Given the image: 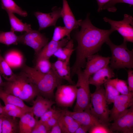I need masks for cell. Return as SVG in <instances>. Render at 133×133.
I'll list each match as a JSON object with an SVG mask.
<instances>
[{"instance_id":"1","label":"cell","mask_w":133,"mask_h":133,"mask_svg":"<svg viewBox=\"0 0 133 133\" xmlns=\"http://www.w3.org/2000/svg\"><path fill=\"white\" fill-rule=\"evenodd\" d=\"M89 15H87L85 19L82 20L81 29L75 35L78 45L76 60L71 69V76L85 66L87 58L99 51L114 31L111 28L103 30L94 26L89 18Z\"/></svg>"},{"instance_id":"2","label":"cell","mask_w":133,"mask_h":133,"mask_svg":"<svg viewBox=\"0 0 133 133\" xmlns=\"http://www.w3.org/2000/svg\"><path fill=\"white\" fill-rule=\"evenodd\" d=\"M23 71L35 85L39 95L51 100L54 97V91L62 84V79L53 68L48 73H41L34 67L25 66Z\"/></svg>"},{"instance_id":"3","label":"cell","mask_w":133,"mask_h":133,"mask_svg":"<svg viewBox=\"0 0 133 133\" xmlns=\"http://www.w3.org/2000/svg\"><path fill=\"white\" fill-rule=\"evenodd\" d=\"M111 50L110 67L113 70L122 68H133V51L128 48L127 42L123 40L122 44L116 45L108 38L106 41Z\"/></svg>"},{"instance_id":"4","label":"cell","mask_w":133,"mask_h":133,"mask_svg":"<svg viewBox=\"0 0 133 133\" xmlns=\"http://www.w3.org/2000/svg\"><path fill=\"white\" fill-rule=\"evenodd\" d=\"M107 102L105 89L101 86L91 93L89 110L103 124L109 127L110 110Z\"/></svg>"},{"instance_id":"5","label":"cell","mask_w":133,"mask_h":133,"mask_svg":"<svg viewBox=\"0 0 133 133\" xmlns=\"http://www.w3.org/2000/svg\"><path fill=\"white\" fill-rule=\"evenodd\" d=\"M76 74L78 78L76 84L77 90L73 111H81L89 108L91 95L89 81L90 77L86 75L81 69L78 70Z\"/></svg>"},{"instance_id":"6","label":"cell","mask_w":133,"mask_h":133,"mask_svg":"<svg viewBox=\"0 0 133 133\" xmlns=\"http://www.w3.org/2000/svg\"><path fill=\"white\" fill-rule=\"evenodd\" d=\"M104 21L110 25L111 28L116 31L122 36L123 40L126 42H133V18L131 15L125 14L123 20L119 21L114 20L104 17Z\"/></svg>"},{"instance_id":"7","label":"cell","mask_w":133,"mask_h":133,"mask_svg":"<svg viewBox=\"0 0 133 133\" xmlns=\"http://www.w3.org/2000/svg\"><path fill=\"white\" fill-rule=\"evenodd\" d=\"M14 80L17 83L21 88L19 98L23 101L32 104L35 98L39 95L35 85L22 71L16 75Z\"/></svg>"},{"instance_id":"8","label":"cell","mask_w":133,"mask_h":133,"mask_svg":"<svg viewBox=\"0 0 133 133\" xmlns=\"http://www.w3.org/2000/svg\"><path fill=\"white\" fill-rule=\"evenodd\" d=\"M54 96L58 106L71 107L76 99L77 88L76 84H61L57 87Z\"/></svg>"},{"instance_id":"9","label":"cell","mask_w":133,"mask_h":133,"mask_svg":"<svg viewBox=\"0 0 133 133\" xmlns=\"http://www.w3.org/2000/svg\"><path fill=\"white\" fill-rule=\"evenodd\" d=\"M48 41V39L39 31L32 30L18 36V43L32 48L37 55Z\"/></svg>"},{"instance_id":"10","label":"cell","mask_w":133,"mask_h":133,"mask_svg":"<svg viewBox=\"0 0 133 133\" xmlns=\"http://www.w3.org/2000/svg\"><path fill=\"white\" fill-rule=\"evenodd\" d=\"M113 103V107L110 110V122L123 115L133 105V92L127 95H119L115 98Z\"/></svg>"},{"instance_id":"11","label":"cell","mask_w":133,"mask_h":133,"mask_svg":"<svg viewBox=\"0 0 133 133\" xmlns=\"http://www.w3.org/2000/svg\"><path fill=\"white\" fill-rule=\"evenodd\" d=\"M110 123L109 127L113 132H118L122 133H133V105L124 115Z\"/></svg>"},{"instance_id":"12","label":"cell","mask_w":133,"mask_h":133,"mask_svg":"<svg viewBox=\"0 0 133 133\" xmlns=\"http://www.w3.org/2000/svg\"><path fill=\"white\" fill-rule=\"evenodd\" d=\"M62 8L56 7H53L52 12L45 13L40 12H36L34 14L39 24V31L48 27L55 26L58 19L61 17Z\"/></svg>"},{"instance_id":"13","label":"cell","mask_w":133,"mask_h":133,"mask_svg":"<svg viewBox=\"0 0 133 133\" xmlns=\"http://www.w3.org/2000/svg\"><path fill=\"white\" fill-rule=\"evenodd\" d=\"M110 59V57H105L98 54L91 55L87 59L83 72L90 77L98 71L108 65Z\"/></svg>"},{"instance_id":"14","label":"cell","mask_w":133,"mask_h":133,"mask_svg":"<svg viewBox=\"0 0 133 133\" xmlns=\"http://www.w3.org/2000/svg\"><path fill=\"white\" fill-rule=\"evenodd\" d=\"M61 17L67 32L68 39H70L71 31L80 26L81 19L76 20L66 0H63V7L61 11Z\"/></svg>"},{"instance_id":"15","label":"cell","mask_w":133,"mask_h":133,"mask_svg":"<svg viewBox=\"0 0 133 133\" xmlns=\"http://www.w3.org/2000/svg\"><path fill=\"white\" fill-rule=\"evenodd\" d=\"M62 110L64 114L71 116L81 125L91 127L95 125L101 123L91 114L89 108L81 111L72 112L67 109Z\"/></svg>"},{"instance_id":"16","label":"cell","mask_w":133,"mask_h":133,"mask_svg":"<svg viewBox=\"0 0 133 133\" xmlns=\"http://www.w3.org/2000/svg\"><path fill=\"white\" fill-rule=\"evenodd\" d=\"M89 79V84L94 85L98 89L102 85L115 77L113 70L108 65L98 71Z\"/></svg>"},{"instance_id":"17","label":"cell","mask_w":133,"mask_h":133,"mask_svg":"<svg viewBox=\"0 0 133 133\" xmlns=\"http://www.w3.org/2000/svg\"><path fill=\"white\" fill-rule=\"evenodd\" d=\"M55 102L38 95L33 102L32 112L37 120L45 112L52 108Z\"/></svg>"},{"instance_id":"18","label":"cell","mask_w":133,"mask_h":133,"mask_svg":"<svg viewBox=\"0 0 133 133\" xmlns=\"http://www.w3.org/2000/svg\"><path fill=\"white\" fill-rule=\"evenodd\" d=\"M69 40L67 38H64L59 41L51 40L37 54L36 59L41 58L49 59L59 48L65 46Z\"/></svg>"},{"instance_id":"19","label":"cell","mask_w":133,"mask_h":133,"mask_svg":"<svg viewBox=\"0 0 133 133\" xmlns=\"http://www.w3.org/2000/svg\"><path fill=\"white\" fill-rule=\"evenodd\" d=\"M70 59L69 58L65 61L58 59L52 64V67L61 78L66 80L70 84H74L71 77L69 66Z\"/></svg>"},{"instance_id":"20","label":"cell","mask_w":133,"mask_h":133,"mask_svg":"<svg viewBox=\"0 0 133 133\" xmlns=\"http://www.w3.org/2000/svg\"><path fill=\"white\" fill-rule=\"evenodd\" d=\"M63 133H74L81 124L71 116L64 114L63 111L58 121Z\"/></svg>"},{"instance_id":"21","label":"cell","mask_w":133,"mask_h":133,"mask_svg":"<svg viewBox=\"0 0 133 133\" xmlns=\"http://www.w3.org/2000/svg\"><path fill=\"white\" fill-rule=\"evenodd\" d=\"M0 99L4 102L5 105L8 103L15 105L23 109L27 112H32V107L26 105L22 99L19 97L6 93L0 88Z\"/></svg>"},{"instance_id":"22","label":"cell","mask_w":133,"mask_h":133,"mask_svg":"<svg viewBox=\"0 0 133 133\" xmlns=\"http://www.w3.org/2000/svg\"><path fill=\"white\" fill-rule=\"evenodd\" d=\"M37 120L33 112H27L19 120V133H31Z\"/></svg>"},{"instance_id":"23","label":"cell","mask_w":133,"mask_h":133,"mask_svg":"<svg viewBox=\"0 0 133 133\" xmlns=\"http://www.w3.org/2000/svg\"><path fill=\"white\" fill-rule=\"evenodd\" d=\"M18 118L8 115L3 117L1 133H19Z\"/></svg>"},{"instance_id":"24","label":"cell","mask_w":133,"mask_h":133,"mask_svg":"<svg viewBox=\"0 0 133 133\" xmlns=\"http://www.w3.org/2000/svg\"><path fill=\"white\" fill-rule=\"evenodd\" d=\"M8 16L11 26V31L15 32H26L31 31L32 29L30 25L24 23L16 17L13 13L7 12Z\"/></svg>"},{"instance_id":"25","label":"cell","mask_w":133,"mask_h":133,"mask_svg":"<svg viewBox=\"0 0 133 133\" xmlns=\"http://www.w3.org/2000/svg\"><path fill=\"white\" fill-rule=\"evenodd\" d=\"M4 58L10 67H19L23 64V56L17 50L9 51L5 54Z\"/></svg>"},{"instance_id":"26","label":"cell","mask_w":133,"mask_h":133,"mask_svg":"<svg viewBox=\"0 0 133 133\" xmlns=\"http://www.w3.org/2000/svg\"><path fill=\"white\" fill-rule=\"evenodd\" d=\"M73 47V40H70L65 46L59 48L53 55L57 57L58 59L65 61L70 58L71 54L75 50Z\"/></svg>"},{"instance_id":"27","label":"cell","mask_w":133,"mask_h":133,"mask_svg":"<svg viewBox=\"0 0 133 133\" xmlns=\"http://www.w3.org/2000/svg\"><path fill=\"white\" fill-rule=\"evenodd\" d=\"M2 8L7 12L16 13L23 17L27 16L28 13L18 6L13 0H1Z\"/></svg>"},{"instance_id":"28","label":"cell","mask_w":133,"mask_h":133,"mask_svg":"<svg viewBox=\"0 0 133 133\" xmlns=\"http://www.w3.org/2000/svg\"><path fill=\"white\" fill-rule=\"evenodd\" d=\"M0 74L6 81L14 80L16 75L14 73L11 67L2 56L0 50Z\"/></svg>"},{"instance_id":"29","label":"cell","mask_w":133,"mask_h":133,"mask_svg":"<svg viewBox=\"0 0 133 133\" xmlns=\"http://www.w3.org/2000/svg\"><path fill=\"white\" fill-rule=\"evenodd\" d=\"M18 43V36L14 32L0 31V43L7 45L17 44Z\"/></svg>"},{"instance_id":"30","label":"cell","mask_w":133,"mask_h":133,"mask_svg":"<svg viewBox=\"0 0 133 133\" xmlns=\"http://www.w3.org/2000/svg\"><path fill=\"white\" fill-rule=\"evenodd\" d=\"M2 88L6 93L19 97L21 88L15 80L4 82Z\"/></svg>"},{"instance_id":"31","label":"cell","mask_w":133,"mask_h":133,"mask_svg":"<svg viewBox=\"0 0 133 133\" xmlns=\"http://www.w3.org/2000/svg\"><path fill=\"white\" fill-rule=\"evenodd\" d=\"M107 82L112 85L121 94L127 95L131 92L125 81L117 78L111 79Z\"/></svg>"},{"instance_id":"32","label":"cell","mask_w":133,"mask_h":133,"mask_svg":"<svg viewBox=\"0 0 133 133\" xmlns=\"http://www.w3.org/2000/svg\"><path fill=\"white\" fill-rule=\"evenodd\" d=\"M49 59L41 58L36 59L34 68L38 71L46 74L50 72L52 69V65Z\"/></svg>"},{"instance_id":"33","label":"cell","mask_w":133,"mask_h":133,"mask_svg":"<svg viewBox=\"0 0 133 133\" xmlns=\"http://www.w3.org/2000/svg\"><path fill=\"white\" fill-rule=\"evenodd\" d=\"M104 84L107 102L108 104L113 103L115 98L120 94L112 85L107 82Z\"/></svg>"},{"instance_id":"34","label":"cell","mask_w":133,"mask_h":133,"mask_svg":"<svg viewBox=\"0 0 133 133\" xmlns=\"http://www.w3.org/2000/svg\"><path fill=\"white\" fill-rule=\"evenodd\" d=\"M120 3L128 4L131 6L133 5V0H111L104 6L103 10L107 9L109 12H115L116 10L115 5Z\"/></svg>"},{"instance_id":"35","label":"cell","mask_w":133,"mask_h":133,"mask_svg":"<svg viewBox=\"0 0 133 133\" xmlns=\"http://www.w3.org/2000/svg\"><path fill=\"white\" fill-rule=\"evenodd\" d=\"M66 36L68 39V34L67 30L64 27L57 26L55 27L53 32L52 40L59 41Z\"/></svg>"},{"instance_id":"36","label":"cell","mask_w":133,"mask_h":133,"mask_svg":"<svg viewBox=\"0 0 133 133\" xmlns=\"http://www.w3.org/2000/svg\"><path fill=\"white\" fill-rule=\"evenodd\" d=\"M88 132L90 133H111L113 132L107 126L101 123L92 127Z\"/></svg>"},{"instance_id":"37","label":"cell","mask_w":133,"mask_h":133,"mask_svg":"<svg viewBox=\"0 0 133 133\" xmlns=\"http://www.w3.org/2000/svg\"><path fill=\"white\" fill-rule=\"evenodd\" d=\"M60 110L55 107H52L45 112L40 117L39 120L42 123H44L56 114Z\"/></svg>"},{"instance_id":"38","label":"cell","mask_w":133,"mask_h":133,"mask_svg":"<svg viewBox=\"0 0 133 133\" xmlns=\"http://www.w3.org/2000/svg\"><path fill=\"white\" fill-rule=\"evenodd\" d=\"M62 113V110H60L56 114L43 124L48 131V133L52 127L58 123L59 118Z\"/></svg>"},{"instance_id":"39","label":"cell","mask_w":133,"mask_h":133,"mask_svg":"<svg viewBox=\"0 0 133 133\" xmlns=\"http://www.w3.org/2000/svg\"><path fill=\"white\" fill-rule=\"evenodd\" d=\"M48 133V131L45 125L39 120H37L31 133Z\"/></svg>"},{"instance_id":"40","label":"cell","mask_w":133,"mask_h":133,"mask_svg":"<svg viewBox=\"0 0 133 133\" xmlns=\"http://www.w3.org/2000/svg\"><path fill=\"white\" fill-rule=\"evenodd\" d=\"M27 112L23 109L19 108L8 111L6 113L7 115L9 116L20 118Z\"/></svg>"},{"instance_id":"41","label":"cell","mask_w":133,"mask_h":133,"mask_svg":"<svg viewBox=\"0 0 133 133\" xmlns=\"http://www.w3.org/2000/svg\"><path fill=\"white\" fill-rule=\"evenodd\" d=\"M128 87L130 92H133V71L129 69L127 71Z\"/></svg>"},{"instance_id":"42","label":"cell","mask_w":133,"mask_h":133,"mask_svg":"<svg viewBox=\"0 0 133 133\" xmlns=\"http://www.w3.org/2000/svg\"><path fill=\"white\" fill-rule=\"evenodd\" d=\"M91 127L83 125H80L74 133H86L88 132Z\"/></svg>"},{"instance_id":"43","label":"cell","mask_w":133,"mask_h":133,"mask_svg":"<svg viewBox=\"0 0 133 133\" xmlns=\"http://www.w3.org/2000/svg\"><path fill=\"white\" fill-rule=\"evenodd\" d=\"M49 133H63L58 123L53 126L49 132Z\"/></svg>"},{"instance_id":"44","label":"cell","mask_w":133,"mask_h":133,"mask_svg":"<svg viewBox=\"0 0 133 133\" xmlns=\"http://www.w3.org/2000/svg\"><path fill=\"white\" fill-rule=\"evenodd\" d=\"M3 107L6 112L8 111L21 108L15 105L9 103L5 104V106H3Z\"/></svg>"},{"instance_id":"45","label":"cell","mask_w":133,"mask_h":133,"mask_svg":"<svg viewBox=\"0 0 133 133\" xmlns=\"http://www.w3.org/2000/svg\"><path fill=\"white\" fill-rule=\"evenodd\" d=\"M111 0H96L98 5V12H100L103 10L104 6Z\"/></svg>"},{"instance_id":"46","label":"cell","mask_w":133,"mask_h":133,"mask_svg":"<svg viewBox=\"0 0 133 133\" xmlns=\"http://www.w3.org/2000/svg\"><path fill=\"white\" fill-rule=\"evenodd\" d=\"M0 115H7L2 106H0Z\"/></svg>"},{"instance_id":"47","label":"cell","mask_w":133,"mask_h":133,"mask_svg":"<svg viewBox=\"0 0 133 133\" xmlns=\"http://www.w3.org/2000/svg\"><path fill=\"white\" fill-rule=\"evenodd\" d=\"M5 115H0V133H1L3 117Z\"/></svg>"},{"instance_id":"48","label":"cell","mask_w":133,"mask_h":133,"mask_svg":"<svg viewBox=\"0 0 133 133\" xmlns=\"http://www.w3.org/2000/svg\"><path fill=\"white\" fill-rule=\"evenodd\" d=\"M4 82H3L2 80L1 76V75L0 74V88H2L4 84Z\"/></svg>"},{"instance_id":"49","label":"cell","mask_w":133,"mask_h":133,"mask_svg":"<svg viewBox=\"0 0 133 133\" xmlns=\"http://www.w3.org/2000/svg\"><path fill=\"white\" fill-rule=\"evenodd\" d=\"M2 106V105H1V104L0 103V106Z\"/></svg>"}]
</instances>
